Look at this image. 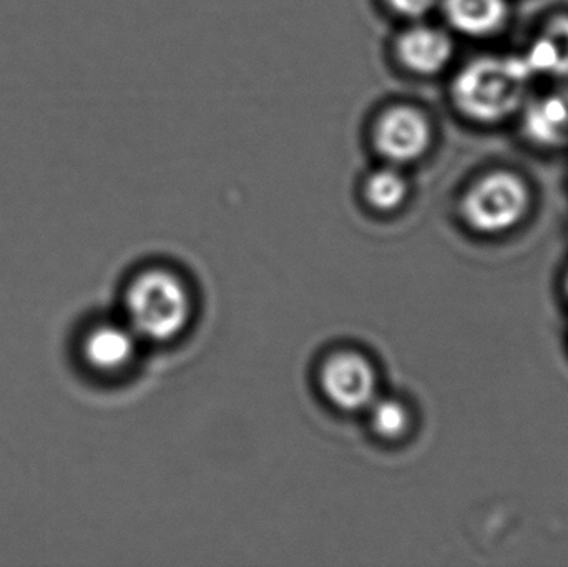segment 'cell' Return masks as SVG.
I'll list each match as a JSON object with an SVG mask.
<instances>
[{
	"label": "cell",
	"mask_w": 568,
	"mask_h": 567,
	"mask_svg": "<svg viewBox=\"0 0 568 567\" xmlns=\"http://www.w3.org/2000/svg\"><path fill=\"white\" fill-rule=\"evenodd\" d=\"M532 77L524 57L474 60L454 80V103L476 122H500L523 105L527 83Z\"/></svg>",
	"instance_id": "6da1fadb"
},
{
	"label": "cell",
	"mask_w": 568,
	"mask_h": 567,
	"mask_svg": "<svg viewBox=\"0 0 568 567\" xmlns=\"http://www.w3.org/2000/svg\"><path fill=\"white\" fill-rule=\"evenodd\" d=\"M125 310L136 336L165 343L185 332L192 316V298L180 276L155 269L133 280L126 290Z\"/></svg>",
	"instance_id": "7a4b0ae2"
},
{
	"label": "cell",
	"mask_w": 568,
	"mask_h": 567,
	"mask_svg": "<svg viewBox=\"0 0 568 567\" xmlns=\"http://www.w3.org/2000/svg\"><path fill=\"white\" fill-rule=\"evenodd\" d=\"M530 206L524 180L509 172H494L474 183L460 203L464 222L483 235H500L516 229Z\"/></svg>",
	"instance_id": "3957f363"
},
{
	"label": "cell",
	"mask_w": 568,
	"mask_h": 567,
	"mask_svg": "<svg viewBox=\"0 0 568 567\" xmlns=\"http://www.w3.org/2000/svg\"><path fill=\"white\" fill-rule=\"evenodd\" d=\"M321 388L336 408L361 412L377 398L376 372L361 353H334L321 368Z\"/></svg>",
	"instance_id": "277c9868"
},
{
	"label": "cell",
	"mask_w": 568,
	"mask_h": 567,
	"mask_svg": "<svg viewBox=\"0 0 568 567\" xmlns=\"http://www.w3.org/2000/svg\"><path fill=\"white\" fill-rule=\"evenodd\" d=\"M433 140L429 120L407 105L386 110L374 126V145L394 165L416 162L429 150Z\"/></svg>",
	"instance_id": "5b68a950"
},
{
	"label": "cell",
	"mask_w": 568,
	"mask_h": 567,
	"mask_svg": "<svg viewBox=\"0 0 568 567\" xmlns=\"http://www.w3.org/2000/svg\"><path fill=\"white\" fill-rule=\"evenodd\" d=\"M396 50L400 62L410 72L434 75L446 69L454 47L443 30L429 26H414L400 33Z\"/></svg>",
	"instance_id": "8992f818"
},
{
	"label": "cell",
	"mask_w": 568,
	"mask_h": 567,
	"mask_svg": "<svg viewBox=\"0 0 568 567\" xmlns=\"http://www.w3.org/2000/svg\"><path fill=\"white\" fill-rule=\"evenodd\" d=\"M136 338L139 336L129 325L103 323L85 336L83 356L97 372L116 373L132 363L136 352Z\"/></svg>",
	"instance_id": "52a82bcc"
},
{
	"label": "cell",
	"mask_w": 568,
	"mask_h": 567,
	"mask_svg": "<svg viewBox=\"0 0 568 567\" xmlns=\"http://www.w3.org/2000/svg\"><path fill=\"white\" fill-rule=\"evenodd\" d=\"M447 22L469 37H487L499 32L509 17L506 0H444Z\"/></svg>",
	"instance_id": "ba28073f"
},
{
	"label": "cell",
	"mask_w": 568,
	"mask_h": 567,
	"mask_svg": "<svg viewBox=\"0 0 568 567\" xmlns=\"http://www.w3.org/2000/svg\"><path fill=\"white\" fill-rule=\"evenodd\" d=\"M527 135L539 145H560L568 139V95L554 93L534 100L524 119Z\"/></svg>",
	"instance_id": "9c48e42d"
},
{
	"label": "cell",
	"mask_w": 568,
	"mask_h": 567,
	"mask_svg": "<svg viewBox=\"0 0 568 567\" xmlns=\"http://www.w3.org/2000/svg\"><path fill=\"white\" fill-rule=\"evenodd\" d=\"M530 72L546 75H568V17H557L547 23L539 39L524 55Z\"/></svg>",
	"instance_id": "30bf717a"
},
{
	"label": "cell",
	"mask_w": 568,
	"mask_h": 567,
	"mask_svg": "<svg viewBox=\"0 0 568 567\" xmlns=\"http://www.w3.org/2000/svg\"><path fill=\"white\" fill-rule=\"evenodd\" d=\"M409 186L399 170L384 166L371 173L364 183V199L379 212L399 209L406 200Z\"/></svg>",
	"instance_id": "8fae6325"
},
{
	"label": "cell",
	"mask_w": 568,
	"mask_h": 567,
	"mask_svg": "<svg viewBox=\"0 0 568 567\" xmlns=\"http://www.w3.org/2000/svg\"><path fill=\"white\" fill-rule=\"evenodd\" d=\"M369 425L379 438L397 439L409 429V409L393 398H376L371 403Z\"/></svg>",
	"instance_id": "7c38bea8"
},
{
	"label": "cell",
	"mask_w": 568,
	"mask_h": 567,
	"mask_svg": "<svg viewBox=\"0 0 568 567\" xmlns=\"http://www.w3.org/2000/svg\"><path fill=\"white\" fill-rule=\"evenodd\" d=\"M397 16L416 20L426 17L436 6V0H386Z\"/></svg>",
	"instance_id": "4fadbf2b"
},
{
	"label": "cell",
	"mask_w": 568,
	"mask_h": 567,
	"mask_svg": "<svg viewBox=\"0 0 568 567\" xmlns=\"http://www.w3.org/2000/svg\"><path fill=\"white\" fill-rule=\"evenodd\" d=\"M566 292H567V295H568V275H567V280H566Z\"/></svg>",
	"instance_id": "5bb4252c"
},
{
	"label": "cell",
	"mask_w": 568,
	"mask_h": 567,
	"mask_svg": "<svg viewBox=\"0 0 568 567\" xmlns=\"http://www.w3.org/2000/svg\"><path fill=\"white\" fill-rule=\"evenodd\" d=\"M568 77V75H567Z\"/></svg>",
	"instance_id": "9a60e30c"
}]
</instances>
